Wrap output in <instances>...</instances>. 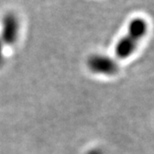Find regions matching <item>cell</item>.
Instances as JSON below:
<instances>
[{
  "label": "cell",
  "instance_id": "3",
  "mask_svg": "<svg viewBox=\"0 0 154 154\" xmlns=\"http://www.w3.org/2000/svg\"><path fill=\"white\" fill-rule=\"evenodd\" d=\"M89 69L95 74L104 75H113L118 71V65L113 58L108 56L95 54L88 60Z\"/></svg>",
  "mask_w": 154,
  "mask_h": 154
},
{
  "label": "cell",
  "instance_id": "1",
  "mask_svg": "<svg viewBox=\"0 0 154 154\" xmlns=\"http://www.w3.org/2000/svg\"><path fill=\"white\" fill-rule=\"evenodd\" d=\"M148 29L146 21L141 17L132 19L128 27V31L124 36L117 42L115 52L120 59H125L132 55L138 46L139 42L146 36Z\"/></svg>",
  "mask_w": 154,
  "mask_h": 154
},
{
  "label": "cell",
  "instance_id": "2",
  "mask_svg": "<svg viewBox=\"0 0 154 154\" xmlns=\"http://www.w3.org/2000/svg\"><path fill=\"white\" fill-rule=\"evenodd\" d=\"M20 32V21L14 12H7L1 21L0 39L3 44L12 45L17 42Z\"/></svg>",
  "mask_w": 154,
  "mask_h": 154
},
{
  "label": "cell",
  "instance_id": "4",
  "mask_svg": "<svg viewBox=\"0 0 154 154\" xmlns=\"http://www.w3.org/2000/svg\"><path fill=\"white\" fill-rule=\"evenodd\" d=\"M4 45L2 40L0 39V66L2 65L3 62H4Z\"/></svg>",
  "mask_w": 154,
  "mask_h": 154
},
{
  "label": "cell",
  "instance_id": "5",
  "mask_svg": "<svg viewBox=\"0 0 154 154\" xmlns=\"http://www.w3.org/2000/svg\"><path fill=\"white\" fill-rule=\"evenodd\" d=\"M88 154H102L98 150H92V151H90Z\"/></svg>",
  "mask_w": 154,
  "mask_h": 154
}]
</instances>
